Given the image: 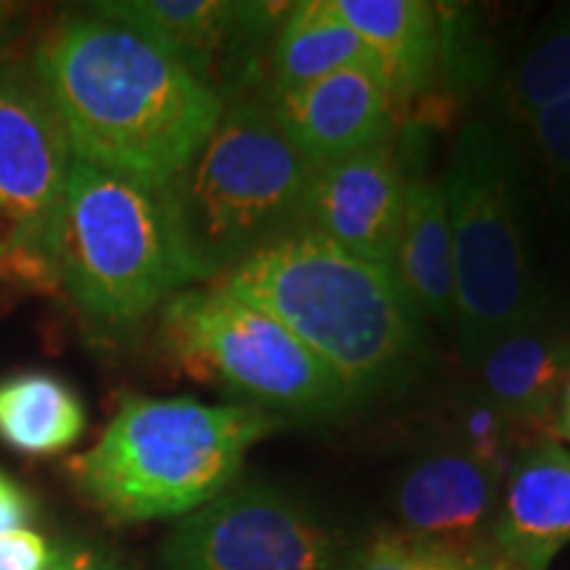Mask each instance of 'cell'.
Segmentation results:
<instances>
[{
    "mask_svg": "<svg viewBox=\"0 0 570 570\" xmlns=\"http://www.w3.org/2000/svg\"><path fill=\"white\" fill-rule=\"evenodd\" d=\"M360 35L373 69L396 106L415 98L436 75L444 48L441 13L423 0H333Z\"/></svg>",
    "mask_w": 570,
    "mask_h": 570,
    "instance_id": "16",
    "label": "cell"
},
{
    "mask_svg": "<svg viewBox=\"0 0 570 570\" xmlns=\"http://www.w3.org/2000/svg\"><path fill=\"white\" fill-rule=\"evenodd\" d=\"M394 273L420 315L452 325L454 277L444 190L441 183L428 180L420 167L407 173V185H404Z\"/></svg>",
    "mask_w": 570,
    "mask_h": 570,
    "instance_id": "17",
    "label": "cell"
},
{
    "mask_svg": "<svg viewBox=\"0 0 570 570\" xmlns=\"http://www.w3.org/2000/svg\"><path fill=\"white\" fill-rule=\"evenodd\" d=\"M59 281L92 323L127 327L202 277L161 188L71 159Z\"/></svg>",
    "mask_w": 570,
    "mask_h": 570,
    "instance_id": "6",
    "label": "cell"
},
{
    "mask_svg": "<svg viewBox=\"0 0 570 570\" xmlns=\"http://www.w3.org/2000/svg\"><path fill=\"white\" fill-rule=\"evenodd\" d=\"M502 479L462 446L428 454L396 487L399 531L460 558L499 562L494 523Z\"/></svg>",
    "mask_w": 570,
    "mask_h": 570,
    "instance_id": "11",
    "label": "cell"
},
{
    "mask_svg": "<svg viewBox=\"0 0 570 570\" xmlns=\"http://www.w3.org/2000/svg\"><path fill=\"white\" fill-rule=\"evenodd\" d=\"M570 541V452L539 441L510 462L494 523L504 570H547Z\"/></svg>",
    "mask_w": 570,
    "mask_h": 570,
    "instance_id": "14",
    "label": "cell"
},
{
    "mask_svg": "<svg viewBox=\"0 0 570 570\" xmlns=\"http://www.w3.org/2000/svg\"><path fill=\"white\" fill-rule=\"evenodd\" d=\"M219 288L277 320L356 399L407 373L423 344V315L394 269L302 227L235 265Z\"/></svg>",
    "mask_w": 570,
    "mask_h": 570,
    "instance_id": "2",
    "label": "cell"
},
{
    "mask_svg": "<svg viewBox=\"0 0 570 570\" xmlns=\"http://www.w3.org/2000/svg\"><path fill=\"white\" fill-rule=\"evenodd\" d=\"M441 190L452 244V327L473 370L499 336L547 317L525 238L523 173L508 135L483 119L462 127Z\"/></svg>",
    "mask_w": 570,
    "mask_h": 570,
    "instance_id": "4",
    "label": "cell"
},
{
    "mask_svg": "<svg viewBox=\"0 0 570 570\" xmlns=\"http://www.w3.org/2000/svg\"><path fill=\"white\" fill-rule=\"evenodd\" d=\"M56 547L32 529H13L0 533V570H48Z\"/></svg>",
    "mask_w": 570,
    "mask_h": 570,
    "instance_id": "24",
    "label": "cell"
},
{
    "mask_svg": "<svg viewBox=\"0 0 570 570\" xmlns=\"http://www.w3.org/2000/svg\"><path fill=\"white\" fill-rule=\"evenodd\" d=\"M346 570H504L499 562H479L412 539L402 531H381L348 554Z\"/></svg>",
    "mask_w": 570,
    "mask_h": 570,
    "instance_id": "21",
    "label": "cell"
},
{
    "mask_svg": "<svg viewBox=\"0 0 570 570\" xmlns=\"http://www.w3.org/2000/svg\"><path fill=\"white\" fill-rule=\"evenodd\" d=\"M481 396L508 417L510 425H544L560 407L570 375V338L533 320L499 336L479 365Z\"/></svg>",
    "mask_w": 570,
    "mask_h": 570,
    "instance_id": "15",
    "label": "cell"
},
{
    "mask_svg": "<svg viewBox=\"0 0 570 570\" xmlns=\"http://www.w3.org/2000/svg\"><path fill=\"white\" fill-rule=\"evenodd\" d=\"M88 410L67 381L27 370L0 381V441L30 458L59 454L82 439Z\"/></svg>",
    "mask_w": 570,
    "mask_h": 570,
    "instance_id": "19",
    "label": "cell"
},
{
    "mask_svg": "<svg viewBox=\"0 0 570 570\" xmlns=\"http://www.w3.org/2000/svg\"><path fill=\"white\" fill-rule=\"evenodd\" d=\"M510 423L487 396L473 399L462 410V449L481 460L483 465L494 468L499 475L510 470L508 465Z\"/></svg>",
    "mask_w": 570,
    "mask_h": 570,
    "instance_id": "22",
    "label": "cell"
},
{
    "mask_svg": "<svg viewBox=\"0 0 570 570\" xmlns=\"http://www.w3.org/2000/svg\"><path fill=\"white\" fill-rule=\"evenodd\" d=\"M404 185L407 167L391 140L320 164L306 183L298 227L373 265L394 269Z\"/></svg>",
    "mask_w": 570,
    "mask_h": 570,
    "instance_id": "10",
    "label": "cell"
},
{
    "mask_svg": "<svg viewBox=\"0 0 570 570\" xmlns=\"http://www.w3.org/2000/svg\"><path fill=\"white\" fill-rule=\"evenodd\" d=\"M269 63L273 90H285L341 69L373 67V59L360 35L333 9V0H302L285 6Z\"/></svg>",
    "mask_w": 570,
    "mask_h": 570,
    "instance_id": "18",
    "label": "cell"
},
{
    "mask_svg": "<svg viewBox=\"0 0 570 570\" xmlns=\"http://www.w3.org/2000/svg\"><path fill=\"white\" fill-rule=\"evenodd\" d=\"M558 428H560V433H562V431H568V428H570V375H568L566 386H562V394H560Z\"/></svg>",
    "mask_w": 570,
    "mask_h": 570,
    "instance_id": "27",
    "label": "cell"
},
{
    "mask_svg": "<svg viewBox=\"0 0 570 570\" xmlns=\"http://www.w3.org/2000/svg\"><path fill=\"white\" fill-rule=\"evenodd\" d=\"M161 327L190 373L219 383L248 407L327 417L360 402L277 320L219 285L175 294L164 304Z\"/></svg>",
    "mask_w": 570,
    "mask_h": 570,
    "instance_id": "7",
    "label": "cell"
},
{
    "mask_svg": "<svg viewBox=\"0 0 570 570\" xmlns=\"http://www.w3.org/2000/svg\"><path fill=\"white\" fill-rule=\"evenodd\" d=\"M69 140L32 69L0 61V269L59 281Z\"/></svg>",
    "mask_w": 570,
    "mask_h": 570,
    "instance_id": "8",
    "label": "cell"
},
{
    "mask_svg": "<svg viewBox=\"0 0 570 570\" xmlns=\"http://www.w3.org/2000/svg\"><path fill=\"white\" fill-rule=\"evenodd\" d=\"M570 96V6L547 19L523 48L502 88L510 119L523 125L531 114Z\"/></svg>",
    "mask_w": 570,
    "mask_h": 570,
    "instance_id": "20",
    "label": "cell"
},
{
    "mask_svg": "<svg viewBox=\"0 0 570 570\" xmlns=\"http://www.w3.org/2000/svg\"><path fill=\"white\" fill-rule=\"evenodd\" d=\"M48 570H125L117 560L109 558L98 547L82 544V541H69V544L56 547L53 562Z\"/></svg>",
    "mask_w": 570,
    "mask_h": 570,
    "instance_id": "26",
    "label": "cell"
},
{
    "mask_svg": "<svg viewBox=\"0 0 570 570\" xmlns=\"http://www.w3.org/2000/svg\"><path fill=\"white\" fill-rule=\"evenodd\" d=\"M523 125L552 183L570 185V96L531 114Z\"/></svg>",
    "mask_w": 570,
    "mask_h": 570,
    "instance_id": "23",
    "label": "cell"
},
{
    "mask_svg": "<svg viewBox=\"0 0 570 570\" xmlns=\"http://www.w3.org/2000/svg\"><path fill=\"white\" fill-rule=\"evenodd\" d=\"M92 17L130 27L180 59L214 90L246 38L283 17L281 6L235 0H106L88 6ZM217 92V90H214Z\"/></svg>",
    "mask_w": 570,
    "mask_h": 570,
    "instance_id": "13",
    "label": "cell"
},
{
    "mask_svg": "<svg viewBox=\"0 0 570 570\" xmlns=\"http://www.w3.org/2000/svg\"><path fill=\"white\" fill-rule=\"evenodd\" d=\"M283 425L248 404L125 396L101 439L69 462L90 508L114 523L185 518L230 489L246 452Z\"/></svg>",
    "mask_w": 570,
    "mask_h": 570,
    "instance_id": "3",
    "label": "cell"
},
{
    "mask_svg": "<svg viewBox=\"0 0 570 570\" xmlns=\"http://www.w3.org/2000/svg\"><path fill=\"white\" fill-rule=\"evenodd\" d=\"M265 104L312 167L362 154L394 135L396 104L373 67L341 69L298 88L269 90Z\"/></svg>",
    "mask_w": 570,
    "mask_h": 570,
    "instance_id": "12",
    "label": "cell"
},
{
    "mask_svg": "<svg viewBox=\"0 0 570 570\" xmlns=\"http://www.w3.org/2000/svg\"><path fill=\"white\" fill-rule=\"evenodd\" d=\"M35 499L17 479L0 470V533L13 529H30L35 520Z\"/></svg>",
    "mask_w": 570,
    "mask_h": 570,
    "instance_id": "25",
    "label": "cell"
},
{
    "mask_svg": "<svg viewBox=\"0 0 570 570\" xmlns=\"http://www.w3.org/2000/svg\"><path fill=\"white\" fill-rule=\"evenodd\" d=\"M338 533L265 481L233 483L167 537L164 570H346Z\"/></svg>",
    "mask_w": 570,
    "mask_h": 570,
    "instance_id": "9",
    "label": "cell"
},
{
    "mask_svg": "<svg viewBox=\"0 0 570 570\" xmlns=\"http://www.w3.org/2000/svg\"><path fill=\"white\" fill-rule=\"evenodd\" d=\"M35 77L71 159L164 188L204 146L225 101L146 35L71 17L40 42Z\"/></svg>",
    "mask_w": 570,
    "mask_h": 570,
    "instance_id": "1",
    "label": "cell"
},
{
    "mask_svg": "<svg viewBox=\"0 0 570 570\" xmlns=\"http://www.w3.org/2000/svg\"><path fill=\"white\" fill-rule=\"evenodd\" d=\"M312 164L291 146L265 101H235L194 159L161 188L202 281L298 230Z\"/></svg>",
    "mask_w": 570,
    "mask_h": 570,
    "instance_id": "5",
    "label": "cell"
}]
</instances>
